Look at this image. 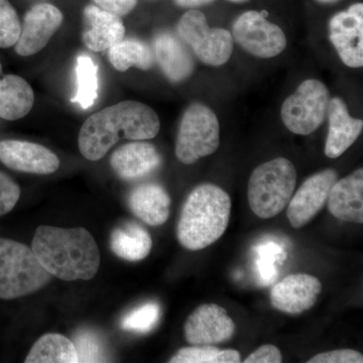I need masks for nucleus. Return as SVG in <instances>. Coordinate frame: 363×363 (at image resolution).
<instances>
[{
  "label": "nucleus",
  "instance_id": "f257e3e1",
  "mask_svg": "<svg viewBox=\"0 0 363 363\" xmlns=\"http://www.w3.org/2000/svg\"><path fill=\"white\" fill-rule=\"evenodd\" d=\"M160 128L159 116L152 107L125 100L87 118L79 133V150L88 161H99L119 140H152Z\"/></svg>",
  "mask_w": 363,
  "mask_h": 363
},
{
  "label": "nucleus",
  "instance_id": "f03ea898",
  "mask_svg": "<svg viewBox=\"0 0 363 363\" xmlns=\"http://www.w3.org/2000/svg\"><path fill=\"white\" fill-rule=\"evenodd\" d=\"M32 248L40 264L52 277L63 281H89L99 271V248L83 227H38Z\"/></svg>",
  "mask_w": 363,
  "mask_h": 363
},
{
  "label": "nucleus",
  "instance_id": "7ed1b4c3",
  "mask_svg": "<svg viewBox=\"0 0 363 363\" xmlns=\"http://www.w3.org/2000/svg\"><path fill=\"white\" fill-rule=\"evenodd\" d=\"M231 200L213 184L196 187L184 203L177 226V238L184 248L200 250L223 235L230 219Z\"/></svg>",
  "mask_w": 363,
  "mask_h": 363
},
{
  "label": "nucleus",
  "instance_id": "20e7f679",
  "mask_svg": "<svg viewBox=\"0 0 363 363\" xmlns=\"http://www.w3.org/2000/svg\"><path fill=\"white\" fill-rule=\"evenodd\" d=\"M296 183L295 166L285 157L259 164L248 181V203L253 213L262 219H271L281 213L295 192Z\"/></svg>",
  "mask_w": 363,
  "mask_h": 363
},
{
  "label": "nucleus",
  "instance_id": "39448f33",
  "mask_svg": "<svg viewBox=\"0 0 363 363\" xmlns=\"http://www.w3.org/2000/svg\"><path fill=\"white\" fill-rule=\"evenodd\" d=\"M33 248L0 238V298L14 300L38 292L51 281Z\"/></svg>",
  "mask_w": 363,
  "mask_h": 363
},
{
  "label": "nucleus",
  "instance_id": "423d86ee",
  "mask_svg": "<svg viewBox=\"0 0 363 363\" xmlns=\"http://www.w3.org/2000/svg\"><path fill=\"white\" fill-rule=\"evenodd\" d=\"M220 145V124L207 105L195 102L184 112L176 142V156L185 164H193L210 156Z\"/></svg>",
  "mask_w": 363,
  "mask_h": 363
},
{
  "label": "nucleus",
  "instance_id": "0eeeda50",
  "mask_svg": "<svg viewBox=\"0 0 363 363\" xmlns=\"http://www.w3.org/2000/svg\"><path fill=\"white\" fill-rule=\"evenodd\" d=\"M177 32L206 65H224L233 55V35L224 28H210L206 16L201 11L193 9L184 13L177 26Z\"/></svg>",
  "mask_w": 363,
  "mask_h": 363
},
{
  "label": "nucleus",
  "instance_id": "6e6552de",
  "mask_svg": "<svg viewBox=\"0 0 363 363\" xmlns=\"http://www.w3.org/2000/svg\"><path fill=\"white\" fill-rule=\"evenodd\" d=\"M330 99L328 88L322 81L306 80L284 102L281 121L295 135H311L326 119Z\"/></svg>",
  "mask_w": 363,
  "mask_h": 363
},
{
  "label": "nucleus",
  "instance_id": "1a4fd4ad",
  "mask_svg": "<svg viewBox=\"0 0 363 363\" xmlns=\"http://www.w3.org/2000/svg\"><path fill=\"white\" fill-rule=\"evenodd\" d=\"M267 13L250 11L234 21L233 38L252 56L271 59L279 56L286 47V38L279 26L267 20Z\"/></svg>",
  "mask_w": 363,
  "mask_h": 363
},
{
  "label": "nucleus",
  "instance_id": "9d476101",
  "mask_svg": "<svg viewBox=\"0 0 363 363\" xmlns=\"http://www.w3.org/2000/svg\"><path fill=\"white\" fill-rule=\"evenodd\" d=\"M329 38L339 58L350 68L363 66V4H354L332 16Z\"/></svg>",
  "mask_w": 363,
  "mask_h": 363
},
{
  "label": "nucleus",
  "instance_id": "9b49d317",
  "mask_svg": "<svg viewBox=\"0 0 363 363\" xmlns=\"http://www.w3.org/2000/svg\"><path fill=\"white\" fill-rule=\"evenodd\" d=\"M338 180L335 169H327L308 178L292 196L286 217L294 228H301L314 218L328 200L332 186Z\"/></svg>",
  "mask_w": 363,
  "mask_h": 363
},
{
  "label": "nucleus",
  "instance_id": "f8f14e48",
  "mask_svg": "<svg viewBox=\"0 0 363 363\" xmlns=\"http://www.w3.org/2000/svg\"><path fill=\"white\" fill-rule=\"evenodd\" d=\"M235 329V323L224 308L205 304L189 316L184 333L191 345H214L230 340Z\"/></svg>",
  "mask_w": 363,
  "mask_h": 363
},
{
  "label": "nucleus",
  "instance_id": "ddd939ff",
  "mask_svg": "<svg viewBox=\"0 0 363 363\" xmlns=\"http://www.w3.org/2000/svg\"><path fill=\"white\" fill-rule=\"evenodd\" d=\"M63 23V13L50 4H40L26 13L21 25V35L16 42V54L30 57L48 45Z\"/></svg>",
  "mask_w": 363,
  "mask_h": 363
},
{
  "label": "nucleus",
  "instance_id": "4468645a",
  "mask_svg": "<svg viewBox=\"0 0 363 363\" xmlns=\"http://www.w3.org/2000/svg\"><path fill=\"white\" fill-rule=\"evenodd\" d=\"M0 161L13 171L37 175H50L60 167L59 157L51 150L25 140H1Z\"/></svg>",
  "mask_w": 363,
  "mask_h": 363
},
{
  "label": "nucleus",
  "instance_id": "2eb2a0df",
  "mask_svg": "<svg viewBox=\"0 0 363 363\" xmlns=\"http://www.w3.org/2000/svg\"><path fill=\"white\" fill-rule=\"evenodd\" d=\"M321 291V281L316 277L294 274L272 286L269 298L274 309L298 315L311 309Z\"/></svg>",
  "mask_w": 363,
  "mask_h": 363
},
{
  "label": "nucleus",
  "instance_id": "dca6fc26",
  "mask_svg": "<svg viewBox=\"0 0 363 363\" xmlns=\"http://www.w3.org/2000/svg\"><path fill=\"white\" fill-rule=\"evenodd\" d=\"M162 164L159 150L150 143L135 140L114 150L111 166L119 178L135 181L149 176Z\"/></svg>",
  "mask_w": 363,
  "mask_h": 363
},
{
  "label": "nucleus",
  "instance_id": "f3484780",
  "mask_svg": "<svg viewBox=\"0 0 363 363\" xmlns=\"http://www.w3.org/2000/svg\"><path fill=\"white\" fill-rule=\"evenodd\" d=\"M327 116L329 130L325 143V155L329 159H337L362 135L363 121L351 116L345 102L339 97L332 98L329 101Z\"/></svg>",
  "mask_w": 363,
  "mask_h": 363
},
{
  "label": "nucleus",
  "instance_id": "a211bd4d",
  "mask_svg": "<svg viewBox=\"0 0 363 363\" xmlns=\"http://www.w3.org/2000/svg\"><path fill=\"white\" fill-rule=\"evenodd\" d=\"M84 20L83 43L91 51H108L112 45L124 39L125 26L121 16L96 6H88L84 9Z\"/></svg>",
  "mask_w": 363,
  "mask_h": 363
},
{
  "label": "nucleus",
  "instance_id": "6ab92c4d",
  "mask_svg": "<svg viewBox=\"0 0 363 363\" xmlns=\"http://www.w3.org/2000/svg\"><path fill=\"white\" fill-rule=\"evenodd\" d=\"M328 209L341 221L363 222V169L337 180L329 192Z\"/></svg>",
  "mask_w": 363,
  "mask_h": 363
},
{
  "label": "nucleus",
  "instance_id": "aec40b11",
  "mask_svg": "<svg viewBox=\"0 0 363 363\" xmlns=\"http://www.w3.org/2000/svg\"><path fill=\"white\" fill-rule=\"evenodd\" d=\"M154 56L164 75L179 83L192 75L195 63L183 40L169 33H159L154 40Z\"/></svg>",
  "mask_w": 363,
  "mask_h": 363
},
{
  "label": "nucleus",
  "instance_id": "412c9836",
  "mask_svg": "<svg viewBox=\"0 0 363 363\" xmlns=\"http://www.w3.org/2000/svg\"><path fill=\"white\" fill-rule=\"evenodd\" d=\"M171 203L166 189L156 183L142 184L133 189L128 197L130 211L150 226L162 225L168 221Z\"/></svg>",
  "mask_w": 363,
  "mask_h": 363
},
{
  "label": "nucleus",
  "instance_id": "4be33fe9",
  "mask_svg": "<svg viewBox=\"0 0 363 363\" xmlns=\"http://www.w3.org/2000/svg\"><path fill=\"white\" fill-rule=\"evenodd\" d=\"M35 104L33 88L13 74L6 75L0 63V117L6 121H18L30 113Z\"/></svg>",
  "mask_w": 363,
  "mask_h": 363
},
{
  "label": "nucleus",
  "instance_id": "5701e85b",
  "mask_svg": "<svg viewBox=\"0 0 363 363\" xmlns=\"http://www.w3.org/2000/svg\"><path fill=\"white\" fill-rule=\"evenodd\" d=\"M152 236L147 229L135 222L116 227L111 233V248L119 259L126 262H140L150 255Z\"/></svg>",
  "mask_w": 363,
  "mask_h": 363
},
{
  "label": "nucleus",
  "instance_id": "b1692460",
  "mask_svg": "<svg viewBox=\"0 0 363 363\" xmlns=\"http://www.w3.org/2000/svg\"><path fill=\"white\" fill-rule=\"evenodd\" d=\"M26 363H78L75 346L62 334H45L33 344Z\"/></svg>",
  "mask_w": 363,
  "mask_h": 363
},
{
  "label": "nucleus",
  "instance_id": "393cba45",
  "mask_svg": "<svg viewBox=\"0 0 363 363\" xmlns=\"http://www.w3.org/2000/svg\"><path fill=\"white\" fill-rule=\"evenodd\" d=\"M108 59L116 70L125 72L131 67L140 70H150L155 63L154 52L143 40L130 38L112 45L108 50Z\"/></svg>",
  "mask_w": 363,
  "mask_h": 363
},
{
  "label": "nucleus",
  "instance_id": "a878e982",
  "mask_svg": "<svg viewBox=\"0 0 363 363\" xmlns=\"http://www.w3.org/2000/svg\"><path fill=\"white\" fill-rule=\"evenodd\" d=\"M75 73L77 92L72 102L80 105L82 109H88L98 98V66L88 55L81 54L76 60Z\"/></svg>",
  "mask_w": 363,
  "mask_h": 363
},
{
  "label": "nucleus",
  "instance_id": "bb28decb",
  "mask_svg": "<svg viewBox=\"0 0 363 363\" xmlns=\"http://www.w3.org/2000/svg\"><path fill=\"white\" fill-rule=\"evenodd\" d=\"M240 354L238 350H219L214 345H192L184 347L174 355L171 363H238Z\"/></svg>",
  "mask_w": 363,
  "mask_h": 363
},
{
  "label": "nucleus",
  "instance_id": "cd10ccee",
  "mask_svg": "<svg viewBox=\"0 0 363 363\" xmlns=\"http://www.w3.org/2000/svg\"><path fill=\"white\" fill-rule=\"evenodd\" d=\"M74 346L77 353L78 362H108L104 341L95 332L81 329L73 336Z\"/></svg>",
  "mask_w": 363,
  "mask_h": 363
},
{
  "label": "nucleus",
  "instance_id": "c85d7f7f",
  "mask_svg": "<svg viewBox=\"0 0 363 363\" xmlns=\"http://www.w3.org/2000/svg\"><path fill=\"white\" fill-rule=\"evenodd\" d=\"M161 317V308L155 302L147 303L126 314L121 321L124 330L149 333L157 326Z\"/></svg>",
  "mask_w": 363,
  "mask_h": 363
},
{
  "label": "nucleus",
  "instance_id": "c756f323",
  "mask_svg": "<svg viewBox=\"0 0 363 363\" xmlns=\"http://www.w3.org/2000/svg\"><path fill=\"white\" fill-rule=\"evenodd\" d=\"M21 25L9 0H0V48L13 47L21 35Z\"/></svg>",
  "mask_w": 363,
  "mask_h": 363
},
{
  "label": "nucleus",
  "instance_id": "7c9ffc66",
  "mask_svg": "<svg viewBox=\"0 0 363 363\" xmlns=\"http://www.w3.org/2000/svg\"><path fill=\"white\" fill-rule=\"evenodd\" d=\"M257 252H259L257 267L262 284L266 286L269 285L276 281V262L278 260L281 262L286 259L285 252L274 243L260 245L257 248Z\"/></svg>",
  "mask_w": 363,
  "mask_h": 363
},
{
  "label": "nucleus",
  "instance_id": "2f4dec72",
  "mask_svg": "<svg viewBox=\"0 0 363 363\" xmlns=\"http://www.w3.org/2000/svg\"><path fill=\"white\" fill-rule=\"evenodd\" d=\"M20 197V186L11 177L0 172V216L9 213Z\"/></svg>",
  "mask_w": 363,
  "mask_h": 363
},
{
  "label": "nucleus",
  "instance_id": "473e14b6",
  "mask_svg": "<svg viewBox=\"0 0 363 363\" xmlns=\"http://www.w3.org/2000/svg\"><path fill=\"white\" fill-rule=\"evenodd\" d=\"M362 353L352 350L328 351L315 355L308 363H362Z\"/></svg>",
  "mask_w": 363,
  "mask_h": 363
},
{
  "label": "nucleus",
  "instance_id": "72a5a7b5",
  "mask_svg": "<svg viewBox=\"0 0 363 363\" xmlns=\"http://www.w3.org/2000/svg\"><path fill=\"white\" fill-rule=\"evenodd\" d=\"M283 362L281 351L272 344L260 346L259 350L253 351L245 363H281Z\"/></svg>",
  "mask_w": 363,
  "mask_h": 363
},
{
  "label": "nucleus",
  "instance_id": "f704fd0d",
  "mask_svg": "<svg viewBox=\"0 0 363 363\" xmlns=\"http://www.w3.org/2000/svg\"><path fill=\"white\" fill-rule=\"evenodd\" d=\"M104 11L118 16H124L133 11L138 0H93Z\"/></svg>",
  "mask_w": 363,
  "mask_h": 363
},
{
  "label": "nucleus",
  "instance_id": "c9c22d12",
  "mask_svg": "<svg viewBox=\"0 0 363 363\" xmlns=\"http://www.w3.org/2000/svg\"><path fill=\"white\" fill-rule=\"evenodd\" d=\"M174 1H175L177 6L193 9L211 4L214 0H174Z\"/></svg>",
  "mask_w": 363,
  "mask_h": 363
},
{
  "label": "nucleus",
  "instance_id": "e433bc0d",
  "mask_svg": "<svg viewBox=\"0 0 363 363\" xmlns=\"http://www.w3.org/2000/svg\"><path fill=\"white\" fill-rule=\"evenodd\" d=\"M316 1L321 4H333L338 2L339 0H316Z\"/></svg>",
  "mask_w": 363,
  "mask_h": 363
},
{
  "label": "nucleus",
  "instance_id": "4c0bfd02",
  "mask_svg": "<svg viewBox=\"0 0 363 363\" xmlns=\"http://www.w3.org/2000/svg\"><path fill=\"white\" fill-rule=\"evenodd\" d=\"M227 1L234 2V4H245L250 0H227Z\"/></svg>",
  "mask_w": 363,
  "mask_h": 363
}]
</instances>
